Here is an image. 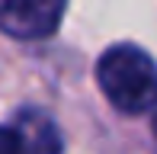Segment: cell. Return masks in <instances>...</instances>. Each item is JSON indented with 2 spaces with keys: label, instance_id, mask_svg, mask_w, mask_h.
Returning a JSON list of instances; mask_svg holds the SVG:
<instances>
[{
  "label": "cell",
  "instance_id": "obj_1",
  "mask_svg": "<svg viewBox=\"0 0 157 154\" xmlns=\"http://www.w3.org/2000/svg\"><path fill=\"white\" fill-rule=\"evenodd\" d=\"M96 80L106 100L128 116L157 106V64L138 45H116L99 58Z\"/></svg>",
  "mask_w": 157,
  "mask_h": 154
},
{
  "label": "cell",
  "instance_id": "obj_2",
  "mask_svg": "<svg viewBox=\"0 0 157 154\" xmlns=\"http://www.w3.org/2000/svg\"><path fill=\"white\" fill-rule=\"evenodd\" d=\"M67 0H0V29L13 39H45L58 29Z\"/></svg>",
  "mask_w": 157,
  "mask_h": 154
},
{
  "label": "cell",
  "instance_id": "obj_3",
  "mask_svg": "<svg viewBox=\"0 0 157 154\" xmlns=\"http://www.w3.org/2000/svg\"><path fill=\"white\" fill-rule=\"evenodd\" d=\"M16 132L23 135L29 154H61V138L52 119L42 113H19L16 116Z\"/></svg>",
  "mask_w": 157,
  "mask_h": 154
},
{
  "label": "cell",
  "instance_id": "obj_4",
  "mask_svg": "<svg viewBox=\"0 0 157 154\" xmlns=\"http://www.w3.org/2000/svg\"><path fill=\"white\" fill-rule=\"evenodd\" d=\"M0 154H29L23 135L16 132V125L13 129H0Z\"/></svg>",
  "mask_w": 157,
  "mask_h": 154
},
{
  "label": "cell",
  "instance_id": "obj_5",
  "mask_svg": "<svg viewBox=\"0 0 157 154\" xmlns=\"http://www.w3.org/2000/svg\"><path fill=\"white\" fill-rule=\"evenodd\" d=\"M154 138H157V113H154Z\"/></svg>",
  "mask_w": 157,
  "mask_h": 154
}]
</instances>
